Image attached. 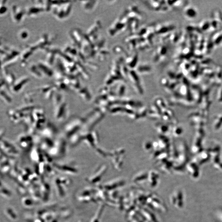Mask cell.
Instances as JSON below:
<instances>
[{
  "label": "cell",
  "instance_id": "7a4b0ae2",
  "mask_svg": "<svg viewBox=\"0 0 222 222\" xmlns=\"http://www.w3.org/2000/svg\"><path fill=\"white\" fill-rule=\"evenodd\" d=\"M155 23L144 24L134 33L127 35L124 42L131 52L147 51L152 49L156 43Z\"/></svg>",
  "mask_w": 222,
  "mask_h": 222
},
{
  "label": "cell",
  "instance_id": "277c9868",
  "mask_svg": "<svg viewBox=\"0 0 222 222\" xmlns=\"http://www.w3.org/2000/svg\"><path fill=\"white\" fill-rule=\"evenodd\" d=\"M144 4L151 10L160 13L170 12L177 8L180 4L179 1L171 0H147Z\"/></svg>",
  "mask_w": 222,
  "mask_h": 222
},
{
  "label": "cell",
  "instance_id": "3957f363",
  "mask_svg": "<svg viewBox=\"0 0 222 222\" xmlns=\"http://www.w3.org/2000/svg\"><path fill=\"white\" fill-rule=\"evenodd\" d=\"M171 39V34L158 39L154 54L153 61L155 64H160L167 60L170 51V41Z\"/></svg>",
  "mask_w": 222,
  "mask_h": 222
},
{
  "label": "cell",
  "instance_id": "6da1fadb",
  "mask_svg": "<svg viewBox=\"0 0 222 222\" xmlns=\"http://www.w3.org/2000/svg\"><path fill=\"white\" fill-rule=\"evenodd\" d=\"M146 15L138 6L130 5L127 6L115 19L108 29L111 37L134 33L143 25Z\"/></svg>",
  "mask_w": 222,
  "mask_h": 222
}]
</instances>
